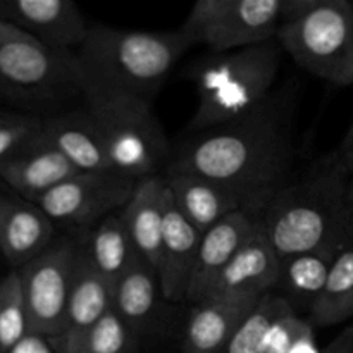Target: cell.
I'll use <instances>...</instances> for the list:
<instances>
[{
    "label": "cell",
    "instance_id": "1",
    "mask_svg": "<svg viewBox=\"0 0 353 353\" xmlns=\"http://www.w3.org/2000/svg\"><path fill=\"white\" fill-rule=\"evenodd\" d=\"M295 148L286 110L274 97L248 116L186 138L171 155V171L192 172L228 186L261 216L292 179Z\"/></svg>",
    "mask_w": 353,
    "mask_h": 353
},
{
    "label": "cell",
    "instance_id": "2",
    "mask_svg": "<svg viewBox=\"0 0 353 353\" xmlns=\"http://www.w3.org/2000/svg\"><path fill=\"white\" fill-rule=\"evenodd\" d=\"M262 230L279 257L340 254L353 241L352 174L340 152L324 155L292 178L269 202Z\"/></svg>",
    "mask_w": 353,
    "mask_h": 353
},
{
    "label": "cell",
    "instance_id": "3",
    "mask_svg": "<svg viewBox=\"0 0 353 353\" xmlns=\"http://www.w3.org/2000/svg\"><path fill=\"white\" fill-rule=\"evenodd\" d=\"M190 47L179 28L150 33L90 24L76 57L86 78L152 102Z\"/></svg>",
    "mask_w": 353,
    "mask_h": 353
},
{
    "label": "cell",
    "instance_id": "4",
    "mask_svg": "<svg viewBox=\"0 0 353 353\" xmlns=\"http://www.w3.org/2000/svg\"><path fill=\"white\" fill-rule=\"evenodd\" d=\"M278 41L210 54L193 68L199 107L190 121L193 133L233 123L271 99L281 68Z\"/></svg>",
    "mask_w": 353,
    "mask_h": 353
},
{
    "label": "cell",
    "instance_id": "5",
    "mask_svg": "<svg viewBox=\"0 0 353 353\" xmlns=\"http://www.w3.org/2000/svg\"><path fill=\"white\" fill-rule=\"evenodd\" d=\"M83 100L102 134L114 171L143 179L157 176L169 164L171 148L152 102L86 76Z\"/></svg>",
    "mask_w": 353,
    "mask_h": 353
},
{
    "label": "cell",
    "instance_id": "6",
    "mask_svg": "<svg viewBox=\"0 0 353 353\" xmlns=\"http://www.w3.org/2000/svg\"><path fill=\"white\" fill-rule=\"evenodd\" d=\"M276 41L310 74L336 86L353 85L350 0H285Z\"/></svg>",
    "mask_w": 353,
    "mask_h": 353
},
{
    "label": "cell",
    "instance_id": "7",
    "mask_svg": "<svg viewBox=\"0 0 353 353\" xmlns=\"http://www.w3.org/2000/svg\"><path fill=\"white\" fill-rule=\"evenodd\" d=\"M85 74L76 54L54 50L31 37L0 45V99L24 109H48L83 99Z\"/></svg>",
    "mask_w": 353,
    "mask_h": 353
},
{
    "label": "cell",
    "instance_id": "8",
    "mask_svg": "<svg viewBox=\"0 0 353 353\" xmlns=\"http://www.w3.org/2000/svg\"><path fill=\"white\" fill-rule=\"evenodd\" d=\"M285 16V0H199L179 31L210 54L276 41Z\"/></svg>",
    "mask_w": 353,
    "mask_h": 353
},
{
    "label": "cell",
    "instance_id": "9",
    "mask_svg": "<svg viewBox=\"0 0 353 353\" xmlns=\"http://www.w3.org/2000/svg\"><path fill=\"white\" fill-rule=\"evenodd\" d=\"M140 179L117 171L76 172L64 183L33 200L55 226L83 230L121 212Z\"/></svg>",
    "mask_w": 353,
    "mask_h": 353
},
{
    "label": "cell",
    "instance_id": "10",
    "mask_svg": "<svg viewBox=\"0 0 353 353\" xmlns=\"http://www.w3.org/2000/svg\"><path fill=\"white\" fill-rule=\"evenodd\" d=\"M79 255L81 241L64 238L19 269L33 333L48 340L62 333Z\"/></svg>",
    "mask_w": 353,
    "mask_h": 353
},
{
    "label": "cell",
    "instance_id": "11",
    "mask_svg": "<svg viewBox=\"0 0 353 353\" xmlns=\"http://www.w3.org/2000/svg\"><path fill=\"white\" fill-rule=\"evenodd\" d=\"M0 17L54 50L76 54L90 24L71 0H0Z\"/></svg>",
    "mask_w": 353,
    "mask_h": 353
},
{
    "label": "cell",
    "instance_id": "12",
    "mask_svg": "<svg viewBox=\"0 0 353 353\" xmlns=\"http://www.w3.org/2000/svg\"><path fill=\"white\" fill-rule=\"evenodd\" d=\"M55 243V224L31 200L0 188V255L23 269Z\"/></svg>",
    "mask_w": 353,
    "mask_h": 353
},
{
    "label": "cell",
    "instance_id": "13",
    "mask_svg": "<svg viewBox=\"0 0 353 353\" xmlns=\"http://www.w3.org/2000/svg\"><path fill=\"white\" fill-rule=\"evenodd\" d=\"M261 216L240 210L224 217L202 234L195 268L186 290V302L196 305L210 295L221 272L261 230Z\"/></svg>",
    "mask_w": 353,
    "mask_h": 353
},
{
    "label": "cell",
    "instance_id": "14",
    "mask_svg": "<svg viewBox=\"0 0 353 353\" xmlns=\"http://www.w3.org/2000/svg\"><path fill=\"white\" fill-rule=\"evenodd\" d=\"M262 296L212 295L193 305L181 341V353H219Z\"/></svg>",
    "mask_w": 353,
    "mask_h": 353
},
{
    "label": "cell",
    "instance_id": "15",
    "mask_svg": "<svg viewBox=\"0 0 353 353\" xmlns=\"http://www.w3.org/2000/svg\"><path fill=\"white\" fill-rule=\"evenodd\" d=\"M162 176L179 212L202 234L231 214L248 212L245 200L221 183L171 169H165Z\"/></svg>",
    "mask_w": 353,
    "mask_h": 353
},
{
    "label": "cell",
    "instance_id": "16",
    "mask_svg": "<svg viewBox=\"0 0 353 353\" xmlns=\"http://www.w3.org/2000/svg\"><path fill=\"white\" fill-rule=\"evenodd\" d=\"M114 288L86 262L83 252L76 268L74 283L62 333L50 340L57 353H74L86 334L112 310Z\"/></svg>",
    "mask_w": 353,
    "mask_h": 353
},
{
    "label": "cell",
    "instance_id": "17",
    "mask_svg": "<svg viewBox=\"0 0 353 353\" xmlns=\"http://www.w3.org/2000/svg\"><path fill=\"white\" fill-rule=\"evenodd\" d=\"M202 233L185 219L168 190L164 233L157 276L164 299L171 303L186 300L190 278L199 255Z\"/></svg>",
    "mask_w": 353,
    "mask_h": 353
},
{
    "label": "cell",
    "instance_id": "18",
    "mask_svg": "<svg viewBox=\"0 0 353 353\" xmlns=\"http://www.w3.org/2000/svg\"><path fill=\"white\" fill-rule=\"evenodd\" d=\"M38 140L61 152L78 171H114L102 134L86 107L45 117Z\"/></svg>",
    "mask_w": 353,
    "mask_h": 353
},
{
    "label": "cell",
    "instance_id": "19",
    "mask_svg": "<svg viewBox=\"0 0 353 353\" xmlns=\"http://www.w3.org/2000/svg\"><path fill=\"white\" fill-rule=\"evenodd\" d=\"M76 172L61 152L37 140L0 165V185L33 202Z\"/></svg>",
    "mask_w": 353,
    "mask_h": 353
},
{
    "label": "cell",
    "instance_id": "20",
    "mask_svg": "<svg viewBox=\"0 0 353 353\" xmlns=\"http://www.w3.org/2000/svg\"><path fill=\"white\" fill-rule=\"evenodd\" d=\"M165 203H168V185L164 176H148L137 183L130 202L119 212L134 248L155 271L161 259Z\"/></svg>",
    "mask_w": 353,
    "mask_h": 353
},
{
    "label": "cell",
    "instance_id": "21",
    "mask_svg": "<svg viewBox=\"0 0 353 353\" xmlns=\"http://www.w3.org/2000/svg\"><path fill=\"white\" fill-rule=\"evenodd\" d=\"M279 265H281V257L261 226V230L221 272L209 296L234 295V293L264 296L272 293L278 283Z\"/></svg>",
    "mask_w": 353,
    "mask_h": 353
},
{
    "label": "cell",
    "instance_id": "22",
    "mask_svg": "<svg viewBox=\"0 0 353 353\" xmlns=\"http://www.w3.org/2000/svg\"><path fill=\"white\" fill-rule=\"evenodd\" d=\"M161 299H164V293L157 271L140 259L114 286L112 309L141 340L159 327Z\"/></svg>",
    "mask_w": 353,
    "mask_h": 353
},
{
    "label": "cell",
    "instance_id": "23",
    "mask_svg": "<svg viewBox=\"0 0 353 353\" xmlns=\"http://www.w3.org/2000/svg\"><path fill=\"white\" fill-rule=\"evenodd\" d=\"M334 252H305L281 259L274 295L281 296L299 316L307 317L326 286Z\"/></svg>",
    "mask_w": 353,
    "mask_h": 353
},
{
    "label": "cell",
    "instance_id": "24",
    "mask_svg": "<svg viewBox=\"0 0 353 353\" xmlns=\"http://www.w3.org/2000/svg\"><path fill=\"white\" fill-rule=\"evenodd\" d=\"M81 252L86 262L112 288L141 259L119 212L105 217L90 230L81 241Z\"/></svg>",
    "mask_w": 353,
    "mask_h": 353
},
{
    "label": "cell",
    "instance_id": "25",
    "mask_svg": "<svg viewBox=\"0 0 353 353\" xmlns=\"http://www.w3.org/2000/svg\"><path fill=\"white\" fill-rule=\"evenodd\" d=\"M314 327H330L353 319V241L334 259L323 295L307 316Z\"/></svg>",
    "mask_w": 353,
    "mask_h": 353
},
{
    "label": "cell",
    "instance_id": "26",
    "mask_svg": "<svg viewBox=\"0 0 353 353\" xmlns=\"http://www.w3.org/2000/svg\"><path fill=\"white\" fill-rule=\"evenodd\" d=\"M290 314L295 312L281 296L268 293L219 353H265L274 326Z\"/></svg>",
    "mask_w": 353,
    "mask_h": 353
},
{
    "label": "cell",
    "instance_id": "27",
    "mask_svg": "<svg viewBox=\"0 0 353 353\" xmlns=\"http://www.w3.org/2000/svg\"><path fill=\"white\" fill-rule=\"evenodd\" d=\"M31 333L23 281L17 269L0 279V353H7Z\"/></svg>",
    "mask_w": 353,
    "mask_h": 353
},
{
    "label": "cell",
    "instance_id": "28",
    "mask_svg": "<svg viewBox=\"0 0 353 353\" xmlns=\"http://www.w3.org/2000/svg\"><path fill=\"white\" fill-rule=\"evenodd\" d=\"M140 338L110 310L90 331L74 353H138Z\"/></svg>",
    "mask_w": 353,
    "mask_h": 353
},
{
    "label": "cell",
    "instance_id": "29",
    "mask_svg": "<svg viewBox=\"0 0 353 353\" xmlns=\"http://www.w3.org/2000/svg\"><path fill=\"white\" fill-rule=\"evenodd\" d=\"M45 117L0 112V165L38 140Z\"/></svg>",
    "mask_w": 353,
    "mask_h": 353
},
{
    "label": "cell",
    "instance_id": "30",
    "mask_svg": "<svg viewBox=\"0 0 353 353\" xmlns=\"http://www.w3.org/2000/svg\"><path fill=\"white\" fill-rule=\"evenodd\" d=\"M7 353H57L47 336L31 331Z\"/></svg>",
    "mask_w": 353,
    "mask_h": 353
},
{
    "label": "cell",
    "instance_id": "31",
    "mask_svg": "<svg viewBox=\"0 0 353 353\" xmlns=\"http://www.w3.org/2000/svg\"><path fill=\"white\" fill-rule=\"evenodd\" d=\"M321 353H353V323L345 327Z\"/></svg>",
    "mask_w": 353,
    "mask_h": 353
},
{
    "label": "cell",
    "instance_id": "32",
    "mask_svg": "<svg viewBox=\"0 0 353 353\" xmlns=\"http://www.w3.org/2000/svg\"><path fill=\"white\" fill-rule=\"evenodd\" d=\"M24 37H28L24 31H21L19 28L14 26L12 23H9V21L0 17V45L7 43V41L10 40H17V38H24Z\"/></svg>",
    "mask_w": 353,
    "mask_h": 353
},
{
    "label": "cell",
    "instance_id": "33",
    "mask_svg": "<svg viewBox=\"0 0 353 353\" xmlns=\"http://www.w3.org/2000/svg\"><path fill=\"white\" fill-rule=\"evenodd\" d=\"M340 155H341V159H343L345 165L348 168V171L353 172V126H352L350 133H348L347 138H345L343 145H341Z\"/></svg>",
    "mask_w": 353,
    "mask_h": 353
},
{
    "label": "cell",
    "instance_id": "34",
    "mask_svg": "<svg viewBox=\"0 0 353 353\" xmlns=\"http://www.w3.org/2000/svg\"><path fill=\"white\" fill-rule=\"evenodd\" d=\"M352 174V199H353V172H350Z\"/></svg>",
    "mask_w": 353,
    "mask_h": 353
}]
</instances>
